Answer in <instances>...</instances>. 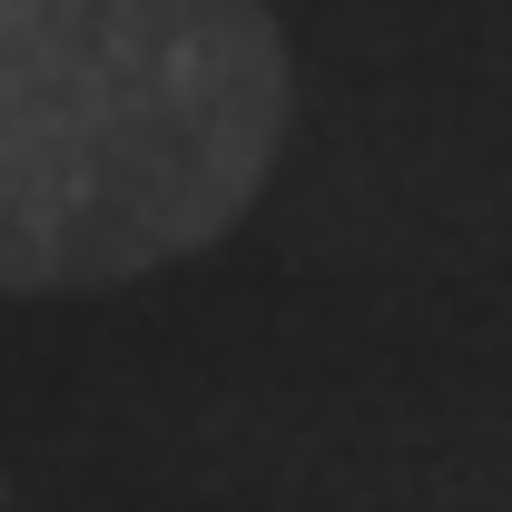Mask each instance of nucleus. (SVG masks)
I'll return each mask as SVG.
<instances>
[{
	"mask_svg": "<svg viewBox=\"0 0 512 512\" xmlns=\"http://www.w3.org/2000/svg\"><path fill=\"white\" fill-rule=\"evenodd\" d=\"M286 109L266 0H0V296L128 286L217 247Z\"/></svg>",
	"mask_w": 512,
	"mask_h": 512,
	"instance_id": "obj_1",
	"label": "nucleus"
}]
</instances>
